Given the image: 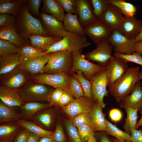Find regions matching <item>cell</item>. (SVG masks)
Here are the masks:
<instances>
[{"label": "cell", "mask_w": 142, "mask_h": 142, "mask_svg": "<svg viewBox=\"0 0 142 142\" xmlns=\"http://www.w3.org/2000/svg\"><path fill=\"white\" fill-rule=\"evenodd\" d=\"M16 18L14 26L18 34L24 39L28 40L29 36L32 34L49 36L40 20L29 12L26 0L23 2Z\"/></svg>", "instance_id": "obj_1"}, {"label": "cell", "mask_w": 142, "mask_h": 142, "mask_svg": "<svg viewBox=\"0 0 142 142\" xmlns=\"http://www.w3.org/2000/svg\"><path fill=\"white\" fill-rule=\"evenodd\" d=\"M139 70V67L129 68L120 78L108 87L109 93L117 103L133 91L137 82L140 80Z\"/></svg>", "instance_id": "obj_2"}, {"label": "cell", "mask_w": 142, "mask_h": 142, "mask_svg": "<svg viewBox=\"0 0 142 142\" xmlns=\"http://www.w3.org/2000/svg\"><path fill=\"white\" fill-rule=\"evenodd\" d=\"M87 39L86 36L68 32L60 40L52 45L44 53L47 54L62 50L71 52L75 50H81L91 45V43L87 41Z\"/></svg>", "instance_id": "obj_3"}, {"label": "cell", "mask_w": 142, "mask_h": 142, "mask_svg": "<svg viewBox=\"0 0 142 142\" xmlns=\"http://www.w3.org/2000/svg\"><path fill=\"white\" fill-rule=\"evenodd\" d=\"M73 64L71 52L62 50L54 52L45 65L43 73H67L71 69Z\"/></svg>", "instance_id": "obj_4"}, {"label": "cell", "mask_w": 142, "mask_h": 142, "mask_svg": "<svg viewBox=\"0 0 142 142\" xmlns=\"http://www.w3.org/2000/svg\"><path fill=\"white\" fill-rule=\"evenodd\" d=\"M73 64L69 73L72 74L78 70L81 71L86 78L91 81L95 76L106 70V68L100 65L90 62L85 59L81 50L74 51L71 52Z\"/></svg>", "instance_id": "obj_5"}, {"label": "cell", "mask_w": 142, "mask_h": 142, "mask_svg": "<svg viewBox=\"0 0 142 142\" xmlns=\"http://www.w3.org/2000/svg\"><path fill=\"white\" fill-rule=\"evenodd\" d=\"M53 90L44 84L36 83L28 84L20 89L19 93L24 102L47 101Z\"/></svg>", "instance_id": "obj_6"}, {"label": "cell", "mask_w": 142, "mask_h": 142, "mask_svg": "<svg viewBox=\"0 0 142 142\" xmlns=\"http://www.w3.org/2000/svg\"><path fill=\"white\" fill-rule=\"evenodd\" d=\"M32 78L37 83L48 85L55 88H61L64 90H69L71 76L66 73H44L33 75Z\"/></svg>", "instance_id": "obj_7"}, {"label": "cell", "mask_w": 142, "mask_h": 142, "mask_svg": "<svg viewBox=\"0 0 142 142\" xmlns=\"http://www.w3.org/2000/svg\"><path fill=\"white\" fill-rule=\"evenodd\" d=\"M107 40L115 53L126 54L134 53L135 38L130 39L121 34L117 29L112 30Z\"/></svg>", "instance_id": "obj_8"}, {"label": "cell", "mask_w": 142, "mask_h": 142, "mask_svg": "<svg viewBox=\"0 0 142 142\" xmlns=\"http://www.w3.org/2000/svg\"><path fill=\"white\" fill-rule=\"evenodd\" d=\"M96 46L94 49L84 54L85 57L88 60L97 62L106 68L112 56L113 48L108 40L102 42Z\"/></svg>", "instance_id": "obj_9"}, {"label": "cell", "mask_w": 142, "mask_h": 142, "mask_svg": "<svg viewBox=\"0 0 142 142\" xmlns=\"http://www.w3.org/2000/svg\"><path fill=\"white\" fill-rule=\"evenodd\" d=\"M92 81L91 94L94 102H98L104 108L106 104L103 101L104 97H107L109 92L108 86L106 70L94 77Z\"/></svg>", "instance_id": "obj_10"}, {"label": "cell", "mask_w": 142, "mask_h": 142, "mask_svg": "<svg viewBox=\"0 0 142 142\" xmlns=\"http://www.w3.org/2000/svg\"><path fill=\"white\" fill-rule=\"evenodd\" d=\"M129 68L123 59L112 56L106 67V72L108 87L120 78Z\"/></svg>", "instance_id": "obj_11"}, {"label": "cell", "mask_w": 142, "mask_h": 142, "mask_svg": "<svg viewBox=\"0 0 142 142\" xmlns=\"http://www.w3.org/2000/svg\"><path fill=\"white\" fill-rule=\"evenodd\" d=\"M39 18L49 36L63 37L67 33L62 22L54 16L41 12Z\"/></svg>", "instance_id": "obj_12"}, {"label": "cell", "mask_w": 142, "mask_h": 142, "mask_svg": "<svg viewBox=\"0 0 142 142\" xmlns=\"http://www.w3.org/2000/svg\"><path fill=\"white\" fill-rule=\"evenodd\" d=\"M53 53L46 54L38 57L28 58L20 56L19 67L24 71L34 75L43 73L45 66Z\"/></svg>", "instance_id": "obj_13"}, {"label": "cell", "mask_w": 142, "mask_h": 142, "mask_svg": "<svg viewBox=\"0 0 142 142\" xmlns=\"http://www.w3.org/2000/svg\"><path fill=\"white\" fill-rule=\"evenodd\" d=\"M84 29L86 35L96 45L107 40L113 30L98 20L87 25Z\"/></svg>", "instance_id": "obj_14"}, {"label": "cell", "mask_w": 142, "mask_h": 142, "mask_svg": "<svg viewBox=\"0 0 142 142\" xmlns=\"http://www.w3.org/2000/svg\"><path fill=\"white\" fill-rule=\"evenodd\" d=\"M94 102L84 96L74 99L70 103L62 108L63 111L72 119L75 116L84 113H90Z\"/></svg>", "instance_id": "obj_15"}, {"label": "cell", "mask_w": 142, "mask_h": 142, "mask_svg": "<svg viewBox=\"0 0 142 142\" xmlns=\"http://www.w3.org/2000/svg\"><path fill=\"white\" fill-rule=\"evenodd\" d=\"M125 18L120 10L110 4L99 20L109 28L117 29Z\"/></svg>", "instance_id": "obj_16"}, {"label": "cell", "mask_w": 142, "mask_h": 142, "mask_svg": "<svg viewBox=\"0 0 142 142\" xmlns=\"http://www.w3.org/2000/svg\"><path fill=\"white\" fill-rule=\"evenodd\" d=\"M76 12L79 20L84 28L89 24L98 19L95 16L90 1L75 0Z\"/></svg>", "instance_id": "obj_17"}, {"label": "cell", "mask_w": 142, "mask_h": 142, "mask_svg": "<svg viewBox=\"0 0 142 142\" xmlns=\"http://www.w3.org/2000/svg\"><path fill=\"white\" fill-rule=\"evenodd\" d=\"M140 80L137 83L132 92L126 96L120 102L119 106L121 108H130L137 110L142 113V89Z\"/></svg>", "instance_id": "obj_18"}, {"label": "cell", "mask_w": 142, "mask_h": 142, "mask_svg": "<svg viewBox=\"0 0 142 142\" xmlns=\"http://www.w3.org/2000/svg\"><path fill=\"white\" fill-rule=\"evenodd\" d=\"M142 28V21L135 16L125 17L117 28L122 35L130 39L135 38Z\"/></svg>", "instance_id": "obj_19"}, {"label": "cell", "mask_w": 142, "mask_h": 142, "mask_svg": "<svg viewBox=\"0 0 142 142\" xmlns=\"http://www.w3.org/2000/svg\"><path fill=\"white\" fill-rule=\"evenodd\" d=\"M103 108L98 102H94L90 114L91 118L90 126L94 132L104 131L106 128V118L103 112Z\"/></svg>", "instance_id": "obj_20"}, {"label": "cell", "mask_w": 142, "mask_h": 142, "mask_svg": "<svg viewBox=\"0 0 142 142\" xmlns=\"http://www.w3.org/2000/svg\"><path fill=\"white\" fill-rule=\"evenodd\" d=\"M19 90L2 86L0 87V99L6 105L11 107H21L24 102L19 93Z\"/></svg>", "instance_id": "obj_21"}, {"label": "cell", "mask_w": 142, "mask_h": 142, "mask_svg": "<svg viewBox=\"0 0 142 142\" xmlns=\"http://www.w3.org/2000/svg\"><path fill=\"white\" fill-rule=\"evenodd\" d=\"M62 37L47 36L38 34H32L28 37L32 46L42 50L43 52H46L52 45L59 41Z\"/></svg>", "instance_id": "obj_22"}, {"label": "cell", "mask_w": 142, "mask_h": 142, "mask_svg": "<svg viewBox=\"0 0 142 142\" xmlns=\"http://www.w3.org/2000/svg\"><path fill=\"white\" fill-rule=\"evenodd\" d=\"M0 39L9 41L18 47L27 44L28 41L18 34L14 26L0 27Z\"/></svg>", "instance_id": "obj_23"}, {"label": "cell", "mask_w": 142, "mask_h": 142, "mask_svg": "<svg viewBox=\"0 0 142 142\" xmlns=\"http://www.w3.org/2000/svg\"><path fill=\"white\" fill-rule=\"evenodd\" d=\"M24 70L19 67L10 72L4 79L3 86L11 89H18L24 85L26 80Z\"/></svg>", "instance_id": "obj_24"}, {"label": "cell", "mask_w": 142, "mask_h": 142, "mask_svg": "<svg viewBox=\"0 0 142 142\" xmlns=\"http://www.w3.org/2000/svg\"><path fill=\"white\" fill-rule=\"evenodd\" d=\"M41 12L50 14L63 22L65 14L64 10L58 0H43Z\"/></svg>", "instance_id": "obj_25"}, {"label": "cell", "mask_w": 142, "mask_h": 142, "mask_svg": "<svg viewBox=\"0 0 142 142\" xmlns=\"http://www.w3.org/2000/svg\"><path fill=\"white\" fill-rule=\"evenodd\" d=\"M20 56L18 53L0 56V74L8 73L18 67L20 63Z\"/></svg>", "instance_id": "obj_26"}, {"label": "cell", "mask_w": 142, "mask_h": 142, "mask_svg": "<svg viewBox=\"0 0 142 142\" xmlns=\"http://www.w3.org/2000/svg\"><path fill=\"white\" fill-rule=\"evenodd\" d=\"M76 13H67L65 14L63 22L64 27L69 32L82 36H86L84 28L81 25Z\"/></svg>", "instance_id": "obj_27"}, {"label": "cell", "mask_w": 142, "mask_h": 142, "mask_svg": "<svg viewBox=\"0 0 142 142\" xmlns=\"http://www.w3.org/2000/svg\"><path fill=\"white\" fill-rule=\"evenodd\" d=\"M24 0H0V13L8 14L16 17Z\"/></svg>", "instance_id": "obj_28"}, {"label": "cell", "mask_w": 142, "mask_h": 142, "mask_svg": "<svg viewBox=\"0 0 142 142\" xmlns=\"http://www.w3.org/2000/svg\"><path fill=\"white\" fill-rule=\"evenodd\" d=\"M52 106L50 103L32 102H26L21 107L22 116L28 118L34 116L39 111Z\"/></svg>", "instance_id": "obj_29"}, {"label": "cell", "mask_w": 142, "mask_h": 142, "mask_svg": "<svg viewBox=\"0 0 142 142\" xmlns=\"http://www.w3.org/2000/svg\"><path fill=\"white\" fill-rule=\"evenodd\" d=\"M44 109L36 113L33 116V120L34 123L42 128H49L53 124L54 114L52 111Z\"/></svg>", "instance_id": "obj_30"}, {"label": "cell", "mask_w": 142, "mask_h": 142, "mask_svg": "<svg viewBox=\"0 0 142 142\" xmlns=\"http://www.w3.org/2000/svg\"><path fill=\"white\" fill-rule=\"evenodd\" d=\"M12 107L8 106L0 101V122L18 120L22 116Z\"/></svg>", "instance_id": "obj_31"}, {"label": "cell", "mask_w": 142, "mask_h": 142, "mask_svg": "<svg viewBox=\"0 0 142 142\" xmlns=\"http://www.w3.org/2000/svg\"><path fill=\"white\" fill-rule=\"evenodd\" d=\"M105 121L106 126L104 132L107 135L111 136L120 141H131L130 134L119 129L106 119Z\"/></svg>", "instance_id": "obj_32"}, {"label": "cell", "mask_w": 142, "mask_h": 142, "mask_svg": "<svg viewBox=\"0 0 142 142\" xmlns=\"http://www.w3.org/2000/svg\"><path fill=\"white\" fill-rule=\"evenodd\" d=\"M17 123L29 132L38 135L41 137L51 136L54 133L45 130L31 121L21 119L17 120Z\"/></svg>", "instance_id": "obj_33"}, {"label": "cell", "mask_w": 142, "mask_h": 142, "mask_svg": "<svg viewBox=\"0 0 142 142\" xmlns=\"http://www.w3.org/2000/svg\"><path fill=\"white\" fill-rule=\"evenodd\" d=\"M126 117L125 119V123L123 127L125 132L130 134L133 131L136 129L137 123V110L131 108H127L125 109Z\"/></svg>", "instance_id": "obj_34"}, {"label": "cell", "mask_w": 142, "mask_h": 142, "mask_svg": "<svg viewBox=\"0 0 142 142\" xmlns=\"http://www.w3.org/2000/svg\"><path fill=\"white\" fill-rule=\"evenodd\" d=\"M110 3L117 7L125 17H133L136 12V6L124 0H110Z\"/></svg>", "instance_id": "obj_35"}, {"label": "cell", "mask_w": 142, "mask_h": 142, "mask_svg": "<svg viewBox=\"0 0 142 142\" xmlns=\"http://www.w3.org/2000/svg\"><path fill=\"white\" fill-rule=\"evenodd\" d=\"M18 54L23 58H32L45 55L41 49L35 48L28 43L19 48Z\"/></svg>", "instance_id": "obj_36"}, {"label": "cell", "mask_w": 142, "mask_h": 142, "mask_svg": "<svg viewBox=\"0 0 142 142\" xmlns=\"http://www.w3.org/2000/svg\"><path fill=\"white\" fill-rule=\"evenodd\" d=\"M75 72L76 73H72V75L80 83L84 92V96L93 101L91 90L92 81L86 79L81 71L77 70Z\"/></svg>", "instance_id": "obj_37"}, {"label": "cell", "mask_w": 142, "mask_h": 142, "mask_svg": "<svg viewBox=\"0 0 142 142\" xmlns=\"http://www.w3.org/2000/svg\"><path fill=\"white\" fill-rule=\"evenodd\" d=\"M94 14L99 20L110 4V0H91Z\"/></svg>", "instance_id": "obj_38"}, {"label": "cell", "mask_w": 142, "mask_h": 142, "mask_svg": "<svg viewBox=\"0 0 142 142\" xmlns=\"http://www.w3.org/2000/svg\"><path fill=\"white\" fill-rule=\"evenodd\" d=\"M18 127L15 125H3L0 126V141L11 140L17 132Z\"/></svg>", "instance_id": "obj_39"}, {"label": "cell", "mask_w": 142, "mask_h": 142, "mask_svg": "<svg viewBox=\"0 0 142 142\" xmlns=\"http://www.w3.org/2000/svg\"><path fill=\"white\" fill-rule=\"evenodd\" d=\"M18 47L11 42L0 39V55L18 53Z\"/></svg>", "instance_id": "obj_40"}, {"label": "cell", "mask_w": 142, "mask_h": 142, "mask_svg": "<svg viewBox=\"0 0 142 142\" xmlns=\"http://www.w3.org/2000/svg\"><path fill=\"white\" fill-rule=\"evenodd\" d=\"M71 76L69 91L75 99L84 96V92L80 83L72 75Z\"/></svg>", "instance_id": "obj_41"}, {"label": "cell", "mask_w": 142, "mask_h": 142, "mask_svg": "<svg viewBox=\"0 0 142 142\" xmlns=\"http://www.w3.org/2000/svg\"><path fill=\"white\" fill-rule=\"evenodd\" d=\"M64 122L68 135L72 142H83L79 136L77 127L71 122L67 119L64 120Z\"/></svg>", "instance_id": "obj_42"}, {"label": "cell", "mask_w": 142, "mask_h": 142, "mask_svg": "<svg viewBox=\"0 0 142 142\" xmlns=\"http://www.w3.org/2000/svg\"><path fill=\"white\" fill-rule=\"evenodd\" d=\"M77 128L79 136L83 142H87L92 136L95 135L94 131L89 125H81Z\"/></svg>", "instance_id": "obj_43"}, {"label": "cell", "mask_w": 142, "mask_h": 142, "mask_svg": "<svg viewBox=\"0 0 142 142\" xmlns=\"http://www.w3.org/2000/svg\"><path fill=\"white\" fill-rule=\"evenodd\" d=\"M114 55L124 59L127 63L131 62L142 66V56L141 54L139 52L135 51L130 54L115 53Z\"/></svg>", "instance_id": "obj_44"}, {"label": "cell", "mask_w": 142, "mask_h": 142, "mask_svg": "<svg viewBox=\"0 0 142 142\" xmlns=\"http://www.w3.org/2000/svg\"><path fill=\"white\" fill-rule=\"evenodd\" d=\"M75 127L83 124L90 126L91 123V116L90 113H84L78 115L73 118L71 121Z\"/></svg>", "instance_id": "obj_45"}, {"label": "cell", "mask_w": 142, "mask_h": 142, "mask_svg": "<svg viewBox=\"0 0 142 142\" xmlns=\"http://www.w3.org/2000/svg\"><path fill=\"white\" fill-rule=\"evenodd\" d=\"M42 1L41 0H26L28 10L31 14L36 17H39V8Z\"/></svg>", "instance_id": "obj_46"}, {"label": "cell", "mask_w": 142, "mask_h": 142, "mask_svg": "<svg viewBox=\"0 0 142 142\" xmlns=\"http://www.w3.org/2000/svg\"><path fill=\"white\" fill-rule=\"evenodd\" d=\"M52 136L54 142H66V139L63 127L60 123H57Z\"/></svg>", "instance_id": "obj_47"}, {"label": "cell", "mask_w": 142, "mask_h": 142, "mask_svg": "<svg viewBox=\"0 0 142 142\" xmlns=\"http://www.w3.org/2000/svg\"><path fill=\"white\" fill-rule=\"evenodd\" d=\"M16 17L6 13L0 14V27L14 26L16 21Z\"/></svg>", "instance_id": "obj_48"}, {"label": "cell", "mask_w": 142, "mask_h": 142, "mask_svg": "<svg viewBox=\"0 0 142 142\" xmlns=\"http://www.w3.org/2000/svg\"><path fill=\"white\" fill-rule=\"evenodd\" d=\"M64 11L67 13H76L75 0H58Z\"/></svg>", "instance_id": "obj_49"}, {"label": "cell", "mask_w": 142, "mask_h": 142, "mask_svg": "<svg viewBox=\"0 0 142 142\" xmlns=\"http://www.w3.org/2000/svg\"><path fill=\"white\" fill-rule=\"evenodd\" d=\"M64 90L62 88H57L52 91L50 96L49 102L52 106H58L60 99Z\"/></svg>", "instance_id": "obj_50"}, {"label": "cell", "mask_w": 142, "mask_h": 142, "mask_svg": "<svg viewBox=\"0 0 142 142\" xmlns=\"http://www.w3.org/2000/svg\"><path fill=\"white\" fill-rule=\"evenodd\" d=\"M74 99L69 90H65L60 99L58 106L62 108L70 103Z\"/></svg>", "instance_id": "obj_51"}, {"label": "cell", "mask_w": 142, "mask_h": 142, "mask_svg": "<svg viewBox=\"0 0 142 142\" xmlns=\"http://www.w3.org/2000/svg\"><path fill=\"white\" fill-rule=\"evenodd\" d=\"M109 116L112 121L117 122L121 120L123 114L121 111L118 109L113 108L109 111Z\"/></svg>", "instance_id": "obj_52"}, {"label": "cell", "mask_w": 142, "mask_h": 142, "mask_svg": "<svg viewBox=\"0 0 142 142\" xmlns=\"http://www.w3.org/2000/svg\"><path fill=\"white\" fill-rule=\"evenodd\" d=\"M30 134L26 129L21 131L16 136L14 142H27Z\"/></svg>", "instance_id": "obj_53"}, {"label": "cell", "mask_w": 142, "mask_h": 142, "mask_svg": "<svg viewBox=\"0 0 142 142\" xmlns=\"http://www.w3.org/2000/svg\"><path fill=\"white\" fill-rule=\"evenodd\" d=\"M131 142H142V130L135 129L130 134Z\"/></svg>", "instance_id": "obj_54"}, {"label": "cell", "mask_w": 142, "mask_h": 142, "mask_svg": "<svg viewBox=\"0 0 142 142\" xmlns=\"http://www.w3.org/2000/svg\"><path fill=\"white\" fill-rule=\"evenodd\" d=\"M98 135L97 136L99 142H113L111 138L108 137L104 132Z\"/></svg>", "instance_id": "obj_55"}, {"label": "cell", "mask_w": 142, "mask_h": 142, "mask_svg": "<svg viewBox=\"0 0 142 142\" xmlns=\"http://www.w3.org/2000/svg\"><path fill=\"white\" fill-rule=\"evenodd\" d=\"M41 137L38 135L30 132L27 142H38Z\"/></svg>", "instance_id": "obj_56"}, {"label": "cell", "mask_w": 142, "mask_h": 142, "mask_svg": "<svg viewBox=\"0 0 142 142\" xmlns=\"http://www.w3.org/2000/svg\"><path fill=\"white\" fill-rule=\"evenodd\" d=\"M38 142H54L52 135L50 136L41 137Z\"/></svg>", "instance_id": "obj_57"}, {"label": "cell", "mask_w": 142, "mask_h": 142, "mask_svg": "<svg viewBox=\"0 0 142 142\" xmlns=\"http://www.w3.org/2000/svg\"><path fill=\"white\" fill-rule=\"evenodd\" d=\"M134 51L140 53L142 56V41L135 43L134 46Z\"/></svg>", "instance_id": "obj_58"}, {"label": "cell", "mask_w": 142, "mask_h": 142, "mask_svg": "<svg viewBox=\"0 0 142 142\" xmlns=\"http://www.w3.org/2000/svg\"><path fill=\"white\" fill-rule=\"evenodd\" d=\"M136 43L142 41V28L140 32L135 38Z\"/></svg>", "instance_id": "obj_59"}, {"label": "cell", "mask_w": 142, "mask_h": 142, "mask_svg": "<svg viewBox=\"0 0 142 142\" xmlns=\"http://www.w3.org/2000/svg\"><path fill=\"white\" fill-rule=\"evenodd\" d=\"M87 142H97L95 135L92 136L88 140Z\"/></svg>", "instance_id": "obj_60"}, {"label": "cell", "mask_w": 142, "mask_h": 142, "mask_svg": "<svg viewBox=\"0 0 142 142\" xmlns=\"http://www.w3.org/2000/svg\"><path fill=\"white\" fill-rule=\"evenodd\" d=\"M113 142H131L130 141H118L114 137L110 138Z\"/></svg>", "instance_id": "obj_61"}, {"label": "cell", "mask_w": 142, "mask_h": 142, "mask_svg": "<svg viewBox=\"0 0 142 142\" xmlns=\"http://www.w3.org/2000/svg\"><path fill=\"white\" fill-rule=\"evenodd\" d=\"M139 76L140 80L142 79V72H139ZM141 88L142 89V86H141Z\"/></svg>", "instance_id": "obj_62"}, {"label": "cell", "mask_w": 142, "mask_h": 142, "mask_svg": "<svg viewBox=\"0 0 142 142\" xmlns=\"http://www.w3.org/2000/svg\"><path fill=\"white\" fill-rule=\"evenodd\" d=\"M1 142H11V141L7 140H4L1 141Z\"/></svg>", "instance_id": "obj_63"}]
</instances>
